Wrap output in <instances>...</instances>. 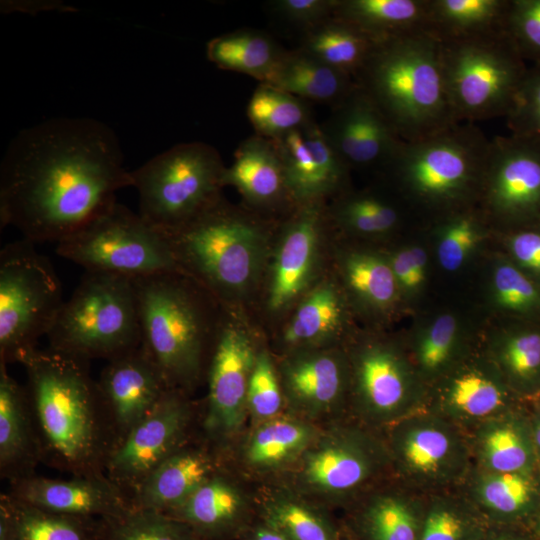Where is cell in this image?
Instances as JSON below:
<instances>
[{
	"mask_svg": "<svg viewBox=\"0 0 540 540\" xmlns=\"http://www.w3.org/2000/svg\"><path fill=\"white\" fill-rule=\"evenodd\" d=\"M286 412L317 426L350 418L345 348L300 350L276 360Z\"/></svg>",
	"mask_w": 540,
	"mask_h": 540,
	"instance_id": "obj_18",
	"label": "cell"
},
{
	"mask_svg": "<svg viewBox=\"0 0 540 540\" xmlns=\"http://www.w3.org/2000/svg\"><path fill=\"white\" fill-rule=\"evenodd\" d=\"M338 0H275L273 11L284 20L308 30L334 16Z\"/></svg>",
	"mask_w": 540,
	"mask_h": 540,
	"instance_id": "obj_55",
	"label": "cell"
},
{
	"mask_svg": "<svg viewBox=\"0 0 540 540\" xmlns=\"http://www.w3.org/2000/svg\"><path fill=\"white\" fill-rule=\"evenodd\" d=\"M102 518L51 512L15 498L0 495V540H103Z\"/></svg>",
	"mask_w": 540,
	"mask_h": 540,
	"instance_id": "obj_36",
	"label": "cell"
},
{
	"mask_svg": "<svg viewBox=\"0 0 540 540\" xmlns=\"http://www.w3.org/2000/svg\"><path fill=\"white\" fill-rule=\"evenodd\" d=\"M529 415L532 426L533 441L537 459L538 469L540 470V407L534 403L529 402Z\"/></svg>",
	"mask_w": 540,
	"mask_h": 540,
	"instance_id": "obj_58",
	"label": "cell"
},
{
	"mask_svg": "<svg viewBox=\"0 0 540 540\" xmlns=\"http://www.w3.org/2000/svg\"><path fill=\"white\" fill-rule=\"evenodd\" d=\"M284 52L268 34L252 29L217 36L206 46L207 58L217 67L249 75L260 83L269 82Z\"/></svg>",
	"mask_w": 540,
	"mask_h": 540,
	"instance_id": "obj_42",
	"label": "cell"
},
{
	"mask_svg": "<svg viewBox=\"0 0 540 540\" xmlns=\"http://www.w3.org/2000/svg\"><path fill=\"white\" fill-rule=\"evenodd\" d=\"M42 450L25 385L0 363V476L14 482L36 475Z\"/></svg>",
	"mask_w": 540,
	"mask_h": 540,
	"instance_id": "obj_31",
	"label": "cell"
},
{
	"mask_svg": "<svg viewBox=\"0 0 540 540\" xmlns=\"http://www.w3.org/2000/svg\"><path fill=\"white\" fill-rule=\"evenodd\" d=\"M180 272L214 295H240L258 276L265 254L262 227L220 200L179 229L164 233Z\"/></svg>",
	"mask_w": 540,
	"mask_h": 540,
	"instance_id": "obj_7",
	"label": "cell"
},
{
	"mask_svg": "<svg viewBox=\"0 0 540 540\" xmlns=\"http://www.w3.org/2000/svg\"><path fill=\"white\" fill-rule=\"evenodd\" d=\"M222 184L235 187L247 202L258 207L290 199L275 142L257 134L239 144L232 165L223 172Z\"/></svg>",
	"mask_w": 540,
	"mask_h": 540,
	"instance_id": "obj_33",
	"label": "cell"
},
{
	"mask_svg": "<svg viewBox=\"0 0 540 540\" xmlns=\"http://www.w3.org/2000/svg\"><path fill=\"white\" fill-rule=\"evenodd\" d=\"M509 388L532 402L540 392V324L511 321L481 346Z\"/></svg>",
	"mask_w": 540,
	"mask_h": 540,
	"instance_id": "obj_34",
	"label": "cell"
},
{
	"mask_svg": "<svg viewBox=\"0 0 540 540\" xmlns=\"http://www.w3.org/2000/svg\"><path fill=\"white\" fill-rule=\"evenodd\" d=\"M49 259L26 239L0 252V363H20L47 336L63 304Z\"/></svg>",
	"mask_w": 540,
	"mask_h": 540,
	"instance_id": "obj_10",
	"label": "cell"
},
{
	"mask_svg": "<svg viewBox=\"0 0 540 540\" xmlns=\"http://www.w3.org/2000/svg\"><path fill=\"white\" fill-rule=\"evenodd\" d=\"M510 0H429L428 33L441 43L506 36Z\"/></svg>",
	"mask_w": 540,
	"mask_h": 540,
	"instance_id": "obj_37",
	"label": "cell"
},
{
	"mask_svg": "<svg viewBox=\"0 0 540 540\" xmlns=\"http://www.w3.org/2000/svg\"><path fill=\"white\" fill-rule=\"evenodd\" d=\"M530 530L532 532L534 540H540V508L530 525Z\"/></svg>",
	"mask_w": 540,
	"mask_h": 540,
	"instance_id": "obj_59",
	"label": "cell"
},
{
	"mask_svg": "<svg viewBox=\"0 0 540 540\" xmlns=\"http://www.w3.org/2000/svg\"><path fill=\"white\" fill-rule=\"evenodd\" d=\"M199 422L200 402L185 391L166 389L154 408L110 453L107 477L131 500L158 465L199 433Z\"/></svg>",
	"mask_w": 540,
	"mask_h": 540,
	"instance_id": "obj_16",
	"label": "cell"
},
{
	"mask_svg": "<svg viewBox=\"0 0 540 540\" xmlns=\"http://www.w3.org/2000/svg\"><path fill=\"white\" fill-rule=\"evenodd\" d=\"M249 426L276 418L286 412L276 359L260 348L250 374L247 389Z\"/></svg>",
	"mask_w": 540,
	"mask_h": 540,
	"instance_id": "obj_50",
	"label": "cell"
},
{
	"mask_svg": "<svg viewBox=\"0 0 540 540\" xmlns=\"http://www.w3.org/2000/svg\"><path fill=\"white\" fill-rule=\"evenodd\" d=\"M97 383L113 435V449L168 389L141 347L107 361Z\"/></svg>",
	"mask_w": 540,
	"mask_h": 540,
	"instance_id": "obj_23",
	"label": "cell"
},
{
	"mask_svg": "<svg viewBox=\"0 0 540 540\" xmlns=\"http://www.w3.org/2000/svg\"><path fill=\"white\" fill-rule=\"evenodd\" d=\"M528 404L484 421L466 433L473 467L493 473L539 470Z\"/></svg>",
	"mask_w": 540,
	"mask_h": 540,
	"instance_id": "obj_30",
	"label": "cell"
},
{
	"mask_svg": "<svg viewBox=\"0 0 540 540\" xmlns=\"http://www.w3.org/2000/svg\"><path fill=\"white\" fill-rule=\"evenodd\" d=\"M482 540H534L532 532L524 526L489 525Z\"/></svg>",
	"mask_w": 540,
	"mask_h": 540,
	"instance_id": "obj_56",
	"label": "cell"
},
{
	"mask_svg": "<svg viewBox=\"0 0 540 540\" xmlns=\"http://www.w3.org/2000/svg\"><path fill=\"white\" fill-rule=\"evenodd\" d=\"M490 525H530L540 508V470L493 473L472 466L457 489Z\"/></svg>",
	"mask_w": 540,
	"mask_h": 540,
	"instance_id": "obj_29",
	"label": "cell"
},
{
	"mask_svg": "<svg viewBox=\"0 0 540 540\" xmlns=\"http://www.w3.org/2000/svg\"><path fill=\"white\" fill-rule=\"evenodd\" d=\"M51 349L91 361H110L140 347L133 279L85 271L50 328Z\"/></svg>",
	"mask_w": 540,
	"mask_h": 540,
	"instance_id": "obj_8",
	"label": "cell"
},
{
	"mask_svg": "<svg viewBox=\"0 0 540 540\" xmlns=\"http://www.w3.org/2000/svg\"><path fill=\"white\" fill-rule=\"evenodd\" d=\"M260 348L237 322L219 323L205 374L199 434L222 456L248 428L247 389Z\"/></svg>",
	"mask_w": 540,
	"mask_h": 540,
	"instance_id": "obj_15",
	"label": "cell"
},
{
	"mask_svg": "<svg viewBox=\"0 0 540 540\" xmlns=\"http://www.w3.org/2000/svg\"><path fill=\"white\" fill-rule=\"evenodd\" d=\"M435 221L433 236L438 263L445 271L456 272L485 239L488 222L478 206L452 212Z\"/></svg>",
	"mask_w": 540,
	"mask_h": 540,
	"instance_id": "obj_46",
	"label": "cell"
},
{
	"mask_svg": "<svg viewBox=\"0 0 540 540\" xmlns=\"http://www.w3.org/2000/svg\"><path fill=\"white\" fill-rule=\"evenodd\" d=\"M356 81L403 141L458 123L446 90L441 42L428 32L379 42Z\"/></svg>",
	"mask_w": 540,
	"mask_h": 540,
	"instance_id": "obj_3",
	"label": "cell"
},
{
	"mask_svg": "<svg viewBox=\"0 0 540 540\" xmlns=\"http://www.w3.org/2000/svg\"><path fill=\"white\" fill-rule=\"evenodd\" d=\"M115 132L89 117H57L20 131L0 167V223L30 242L56 244L111 208L131 187Z\"/></svg>",
	"mask_w": 540,
	"mask_h": 540,
	"instance_id": "obj_1",
	"label": "cell"
},
{
	"mask_svg": "<svg viewBox=\"0 0 540 540\" xmlns=\"http://www.w3.org/2000/svg\"><path fill=\"white\" fill-rule=\"evenodd\" d=\"M489 523L458 491L425 495L419 540H482Z\"/></svg>",
	"mask_w": 540,
	"mask_h": 540,
	"instance_id": "obj_44",
	"label": "cell"
},
{
	"mask_svg": "<svg viewBox=\"0 0 540 540\" xmlns=\"http://www.w3.org/2000/svg\"><path fill=\"white\" fill-rule=\"evenodd\" d=\"M258 517L287 540H350L341 517L279 483L255 486Z\"/></svg>",
	"mask_w": 540,
	"mask_h": 540,
	"instance_id": "obj_32",
	"label": "cell"
},
{
	"mask_svg": "<svg viewBox=\"0 0 540 540\" xmlns=\"http://www.w3.org/2000/svg\"><path fill=\"white\" fill-rule=\"evenodd\" d=\"M429 0H338L334 16L375 40L428 32Z\"/></svg>",
	"mask_w": 540,
	"mask_h": 540,
	"instance_id": "obj_40",
	"label": "cell"
},
{
	"mask_svg": "<svg viewBox=\"0 0 540 540\" xmlns=\"http://www.w3.org/2000/svg\"><path fill=\"white\" fill-rule=\"evenodd\" d=\"M247 116L256 134L276 140L312 121L307 103L266 83L254 90Z\"/></svg>",
	"mask_w": 540,
	"mask_h": 540,
	"instance_id": "obj_47",
	"label": "cell"
},
{
	"mask_svg": "<svg viewBox=\"0 0 540 540\" xmlns=\"http://www.w3.org/2000/svg\"><path fill=\"white\" fill-rule=\"evenodd\" d=\"M345 349L350 366V418L381 432L425 409L427 387L403 344L373 338Z\"/></svg>",
	"mask_w": 540,
	"mask_h": 540,
	"instance_id": "obj_13",
	"label": "cell"
},
{
	"mask_svg": "<svg viewBox=\"0 0 540 540\" xmlns=\"http://www.w3.org/2000/svg\"><path fill=\"white\" fill-rule=\"evenodd\" d=\"M491 140L473 123L403 141L384 167L407 207L438 219L478 206Z\"/></svg>",
	"mask_w": 540,
	"mask_h": 540,
	"instance_id": "obj_5",
	"label": "cell"
},
{
	"mask_svg": "<svg viewBox=\"0 0 540 540\" xmlns=\"http://www.w3.org/2000/svg\"><path fill=\"white\" fill-rule=\"evenodd\" d=\"M225 168L204 142L170 147L131 171L138 214L163 233L179 229L220 200Z\"/></svg>",
	"mask_w": 540,
	"mask_h": 540,
	"instance_id": "obj_9",
	"label": "cell"
},
{
	"mask_svg": "<svg viewBox=\"0 0 540 540\" xmlns=\"http://www.w3.org/2000/svg\"><path fill=\"white\" fill-rule=\"evenodd\" d=\"M12 496L39 508L71 516L110 518L133 508L107 475L56 479L37 474L10 482Z\"/></svg>",
	"mask_w": 540,
	"mask_h": 540,
	"instance_id": "obj_26",
	"label": "cell"
},
{
	"mask_svg": "<svg viewBox=\"0 0 540 540\" xmlns=\"http://www.w3.org/2000/svg\"><path fill=\"white\" fill-rule=\"evenodd\" d=\"M506 33L524 61L540 65V0H510Z\"/></svg>",
	"mask_w": 540,
	"mask_h": 540,
	"instance_id": "obj_52",
	"label": "cell"
},
{
	"mask_svg": "<svg viewBox=\"0 0 540 540\" xmlns=\"http://www.w3.org/2000/svg\"><path fill=\"white\" fill-rule=\"evenodd\" d=\"M20 364L42 463L71 476L106 475L114 440L90 362L37 347Z\"/></svg>",
	"mask_w": 540,
	"mask_h": 540,
	"instance_id": "obj_2",
	"label": "cell"
},
{
	"mask_svg": "<svg viewBox=\"0 0 540 540\" xmlns=\"http://www.w3.org/2000/svg\"><path fill=\"white\" fill-rule=\"evenodd\" d=\"M425 495L393 477L374 486L342 512L350 540H419Z\"/></svg>",
	"mask_w": 540,
	"mask_h": 540,
	"instance_id": "obj_25",
	"label": "cell"
},
{
	"mask_svg": "<svg viewBox=\"0 0 540 540\" xmlns=\"http://www.w3.org/2000/svg\"><path fill=\"white\" fill-rule=\"evenodd\" d=\"M381 432L392 477L422 495L457 490L473 466L466 433L425 409Z\"/></svg>",
	"mask_w": 540,
	"mask_h": 540,
	"instance_id": "obj_14",
	"label": "cell"
},
{
	"mask_svg": "<svg viewBox=\"0 0 540 540\" xmlns=\"http://www.w3.org/2000/svg\"><path fill=\"white\" fill-rule=\"evenodd\" d=\"M511 134L540 141V65L527 68L506 115Z\"/></svg>",
	"mask_w": 540,
	"mask_h": 540,
	"instance_id": "obj_51",
	"label": "cell"
},
{
	"mask_svg": "<svg viewBox=\"0 0 540 540\" xmlns=\"http://www.w3.org/2000/svg\"><path fill=\"white\" fill-rule=\"evenodd\" d=\"M345 317V305L339 290L330 282L318 284L304 295L284 328L280 355L339 347Z\"/></svg>",
	"mask_w": 540,
	"mask_h": 540,
	"instance_id": "obj_35",
	"label": "cell"
},
{
	"mask_svg": "<svg viewBox=\"0 0 540 540\" xmlns=\"http://www.w3.org/2000/svg\"><path fill=\"white\" fill-rule=\"evenodd\" d=\"M345 286L365 309L383 313L393 308L401 296L387 256L369 251H353L341 262Z\"/></svg>",
	"mask_w": 540,
	"mask_h": 540,
	"instance_id": "obj_43",
	"label": "cell"
},
{
	"mask_svg": "<svg viewBox=\"0 0 540 540\" xmlns=\"http://www.w3.org/2000/svg\"><path fill=\"white\" fill-rule=\"evenodd\" d=\"M532 402L536 403L540 407V392H539L538 396L536 397V399L534 401H532Z\"/></svg>",
	"mask_w": 540,
	"mask_h": 540,
	"instance_id": "obj_60",
	"label": "cell"
},
{
	"mask_svg": "<svg viewBox=\"0 0 540 540\" xmlns=\"http://www.w3.org/2000/svg\"><path fill=\"white\" fill-rule=\"evenodd\" d=\"M140 347L155 364L165 384L192 394L205 379L219 323L211 320L201 292L180 272L133 279Z\"/></svg>",
	"mask_w": 540,
	"mask_h": 540,
	"instance_id": "obj_4",
	"label": "cell"
},
{
	"mask_svg": "<svg viewBox=\"0 0 540 540\" xmlns=\"http://www.w3.org/2000/svg\"><path fill=\"white\" fill-rule=\"evenodd\" d=\"M240 540H287L278 530L258 517Z\"/></svg>",
	"mask_w": 540,
	"mask_h": 540,
	"instance_id": "obj_57",
	"label": "cell"
},
{
	"mask_svg": "<svg viewBox=\"0 0 540 540\" xmlns=\"http://www.w3.org/2000/svg\"><path fill=\"white\" fill-rule=\"evenodd\" d=\"M441 46L445 85L456 121L506 117L528 68L508 36Z\"/></svg>",
	"mask_w": 540,
	"mask_h": 540,
	"instance_id": "obj_12",
	"label": "cell"
},
{
	"mask_svg": "<svg viewBox=\"0 0 540 540\" xmlns=\"http://www.w3.org/2000/svg\"><path fill=\"white\" fill-rule=\"evenodd\" d=\"M320 429L285 412L249 426L223 454L224 465L253 486L277 482L298 462Z\"/></svg>",
	"mask_w": 540,
	"mask_h": 540,
	"instance_id": "obj_20",
	"label": "cell"
},
{
	"mask_svg": "<svg viewBox=\"0 0 540 540\" xmlns=\"http://www.w3.org/2000/svg\"><path fill=\"white\" fill-rule=\"evenodd\" d=\"M166 515L188 525L201 540H240L258 518L255 486L224 465Z\"/></svg>",
	"mask_w": 540,
	"mask_h": 540,
	"instance_id": "obj_21",
	"label": "cell"
},
{
	"mask_svg": "<svg viewBox=\"0 0 540 540\" xmlns=\"http://www.w3.org/2000/svg\"><path fill=\"white\" fill-rule=\"evenodd\" d=\"M387 259L401 295L412 296L423 288L428 265L423 247L407 245L387 255Z\"/></svg>",
	"mask_w": 540,
	"mask_h": 540,
	"instance_id": "obj_53",
	"label": "cell"
},
{
	"mask_svg": "<svg viewBox=\"0 0 540 540\" xmlns=\"http://www.w3.org/2000/svg\"><path fill=\"white\" fill-rule=\"evenodd\" d=\"M506 256L540 283V223L506 231Z\"/></svg>",
	"mask_w": 540,
	"mask_h": 540,
	"instance_id": "obj_54",
	"label": "cell"
},
{
	"mask_svg": "<svg viewBox=\"0 0 540 540\" xmlns=\"http://www.w3.org/2000/svg\"><path fill=\"white\" fill-rule=\"evenodd\" d=\"M490 296L511 321L540 324V283L506 255L497 259L492 268Z\"/></svg>",
	"mask_w": 540,
	"mask_h": 540,
	"instance_id": "obj_48",
	"label": "cell"
},
{
	"mask_svg": "<svg viewBox=\"0 0 540 540\" xmlns=\"http://www.w3.org/2000/svg\"><path fill=\"white\" fill-rule=\"evenodd\" d=\"M478 207L504 232L540 223V141L510 134L491 140Z\"/></svg>",
	"mask_w": 540,
	"mask_h": 540,
	"instance_id": "obj_17",
	"label": "cell"
},
{
	"mask_svg": "<svg viewBox=\"0 0 540 540\" xmlns=\"http://www.w3.org/2000/svg\"><path fill=\"white\" fill-rule=\"evenodd\" d=\"M223 466L222 454L198 433L144 479L131 498L132 506L166 514Z\"/></svg>",
	"mask_w": 540,
	"mask_h": 540,
	"instance_id": "obj_28",
	"label": "cell"
},
{
	"mask_svg": "<svg viewBox=\"0 0 540 540\" xmlns=\"http://www.w3.org/2000/svg\"><path fill=\"white\" fill-rule=\"evenodd\" d=\"M392 477L382 432L352 418L326 426L279 483L330 510L343 511Z\"/></svg>",
	"mask_w": 540,
	"mask_h": 540,
	"instance_id": "obj_6",
	"label": "cell"
},
{
	"mask_svg": "<svg viewBox=\"0 0 540 540\" xmlns=\"http://www.w3.org/2000/svg\"><path fill=\"white\" fill-rule=\"evenodd\" d=\"M378 43L351 23L332 16L305 30L299 48L357 80Z\"/></svg>",
	"mask_w": 540,
	"mask_h": 540,
	"instance_id": "obj_41",
	"label": "cell"
},
{
	"mask_svg": "<svg viewBox=\"0 0 540 540\" xmlns=\"http://www.w3.org/2000/svg\"><path fill=\"white\" fill-rule=\"evenodd\" d=\"M404 201L399 202L375 192L347 194L331 211L335 222L345 231L362 237L389 235L404 222Z\"/></svg>",
	"mask_w": 540,
	"mask_h": 540,
	"instance_id": "obj_45",
	"label": "cell"
},
{
	"mask_svg": "<svg viewBox=\"0 0 540 540\" xmlns=\"http://www.w3.org/2000/svg\"><path fill=\"white\" fill-rule=\"evenodd\" d=\"M321 128L329 143L350 167L384 168L403 140L370 96L357 84Z\"/></svg>",
	"mask_w": 540,
	"mask_h": 540,
	"instance_id": "obj_22",
	"label": "cell"
},
{
	"mask_svg": "<svg viewBox=\"0 0 540 540\" xmlns=\"http://www.w3.org/2000/svg\"><path fill=\"white\" fill-rule=\"evenodd\" d=\"M266 84L304 101L327 103L334 107L344 100L358 83L351 76L298 48L284 52Z\"/></svg>",
	"mask_w": 540,
	"mask_h": 540,
	"instance_id": "obj_39",
	"label": "cell"
},
{
	"mask_svg": "<svg viewBox=\"0 0 540 540\" xmlns=\"http://www.w3.org/2000/svg\"><path fill=\"white\" fill-rule=\"evenodd\" d=\"M273 141L282 158L288 194L298 205L323 201L345 185L350 167L313 120Z\"/></svg>",
	"mask_w": 540,
	"mask_h": 540,
	"instance_id": "obj_24",
	"label": "cell"
},
{
	"mask_svg": "<svg viewBox=\"0 0 540 540\" xmlns=\"http://www.w3.org/2000/svg\"><path fill=\"white\" fill-rule=\"evenodd\" d=\"M403 346L427 389L479 347L469 342L458 317L448 312L420 327Z\"/></svg>",
	"mask_w": 540,
	"mask_h": 540,
	"instance_id": "obj_38",
	"label": "cell"
},
{
	"mask_svg": "<svg viewBox=\"0 0 540 540\" xmlns=\"http://www.w3.org/2000/svg\"><path fill=\"white\" fill-rule=\"evenodd\" d=\"M102 519L103 540H201L188 525L161 512L133 507Z\"/></svg>",
	"mask_w": 540,
	"mask_h": 540,
	"instance_id": "obj_49",
	"label": "cell"
},
{
	"mask_svg": "<svg viewBox=\"0 0 540 540\" xmlns=\"http://www.w3.org/2000/svg\"><path fill=\"white\" fill-rule=\"evenodd\" d=\"M56 253L85 271L130 279L180 272L166 235L119 203L58 242Z\"/></svg>",
	"mask_w": 540,
	"mask_h": 540,
	"instance_id": "obj_11",
	"label": "cell"
},
{
	"mask_svg": "<svg viewBox=\"0 0 540 540\" xmlns=\"http://www.w3.org/2000/svg\"><path fill=\"white\" fill-rule=\"evenodd\" d=\"M322 201L300 204L286 224L272 266L268 305L274 312L290 306L313 279L321 239Z\"/></svg>",
	"mask_w": 540,
	"mask_h": 540,
	"instance_id": "obj_27",
	"label": "cell"
},
{
	"mask_svg": "<svg viewBox=\"0 0 540 540\" xmlns=\"http://www.w3.org/2000/svg\"><path fill=\"white\" fill-rule=\"evenodd\" d=\"M526 403L509 388L479 346L428 387L425 410L467 433Z\"/></svg>",
	"mask_w": 540,
	"mask_h": 540,
	"instance_id": "obj_19",
	"label": "cell"
}]
</instances>
